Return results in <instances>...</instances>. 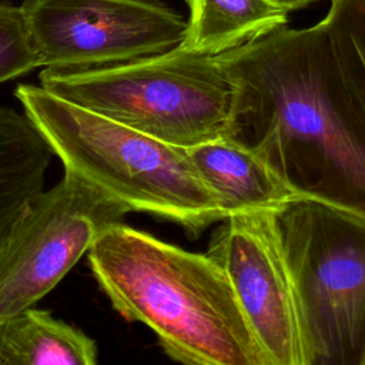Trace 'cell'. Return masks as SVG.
<instances>
[{
	"instance_id": "obj_6",
	"label": "cell",
	"mask_w": 365,
	"mask_h": 365,
	"mask_svg": "<svg viewBox=\"0 0 365 365\" xmlns=\"http://www.w3.org/2000/svg\"><path fill=\"white\" fill-rule=\"evenodd\" d=\"M207 254L225 271L269 365H312L278 212L254 210L227 217L212 232Z\"/></svg>"
},
{
	"instance_id": "obj_16",
	"label": "cell",
	"mask_w": 365,
	"mask_h": 365,
	"mask_svg": "<svg viewBox=\"0 0 365 365\" xmlns=\"http://www.w3.org/2000/svg\"><path fill=\"white\" fill-rule=\"evenodd\" d=\"M147 1H157V3H161L163 0H147Z\"/></svg>"
},
{
	"instance_id": "obj_12",
	"label": "cell",
	"mask_w": 365,
	"mask_h": 365,
	"mask_svg": "<svg viewBox=\"0 0 365 365\" xmlns=\"http://www.w3.org/2000/svg\"><path fill=\"white\" fill-rule=\"evenodd\" d=\"M182 50L218 56L285 27L288 13L269 0H185Z\"/></svg>"
},
{
	"instance_id": "obj_10",
	"label": "cell",
	"mask_w": 365,
	"mask_h": 365,
	"mask_svg": "<svg viewBox=\"0 0 365 365\" xmlns=\"http://www.w3.org/2000/svg\"><path fill=\"white\" fill-rule=\"evenodd\" d=\"M53 151L30 118L0 106V257L44 191Z\"/></svg>"
},
{
	"instance_id": "obj_15",
	"label": "cell",
	"mask_w": 365,
	"mask_h": 365,
	"mask_svg": "<svg viewBox=\"0 0 365 365\" xmlns=\"http://www.w3.org/2000/svg\"><path fill=\"white\" fill-rule=\"evenodd\" d=\"M269 1H272L274 4H277L278 7L285 10L287 13H291V11L299 10L305 6H308L309 3H314V1H318V0H269Z\"/></svg>"
},
{
	"instance_id": "obj_4",
	"label": "cell",
	"mask_w": 365,
	"mask_h": 365,
	"mask_svg": "<svg viewBox=\"0 0 365 365\" xmlns=\"http://www.w3.org/2000/svg\"><path fill=\"white\" fill-rule=\"evenodd\" d=\"M50 93L171 145L237 135L240 88L218 56L174 47L130 61L43 67Z\"/></svg>"
},
{
	"instance_id": "obj_8",
	"label": "cell",
	"mask_w": 365,
	"mask_h": 365,
	"mask_svg": "<svg viewBox=\"0 0 365 365\" xmlns=\"http://www.w3.org/2000/svg\"><path fill=\"white\" fill-rule=\"evenodd\" d=\"M21 11L41 67L86 68L168 51L187 20L147 0H23Z\"/></svg>"
},
{
	"instance_id": "obj_9",
	"label": "cell",
	"mask_w": 365,
	"mask_h": 365,
	"mask_svg": "<svg viewBox=\"0 0 365 365\" xmlns=\"http://www.w3.org/2000/svg\"><path fill=\"white\" fill-rule=\"evenodd\" d=\"M187 151L225 217L254 210L281 212L305 200L257 148L238 135L210 140Z\"/></svg>"
},
{
	"instance_id": "obj_11",
	"label": "cell",
	"mask_w": 365,
	"mask_h": 365,
	"mask_svg": "<svg viewBox=\"0 0 365 365\" xmlns=\"http://www.w3.org/2000/svg\"><path fill=\"white\" fill-rule=\"evenodd\" d=\"M98 349L81 329L29 307L0 319V365H96Z\"/></svg>"
},
{
	"instance_id": "obj_5",
	"label": "cell",
	"mask_w": 365,
	"mask_h": 365,
	"mask_svg": "<svg viewBox=\"0 0 365 365\" xmlns=\"http://www.w3.org/2000/svg\"><path fill=\"white\" fill-rule=\"evenodd\" d=\"M312 365H361L365 352V218L315 200L278 212Z\"/></svg>"
},
{
	"instance_id": "obj_13",
	"label": "cell",
	"mask_w": 365,
	"mask_h": 365,
	"mask_svg": "<svg viewBox=\"0 0 365 365\" xmlns=\"http://www.w3.org/2000/svg\"><path fill=\"white\" fill-rule=\"evenodd\" d=\"M322 23L344 81L365 117V0H331Z\"/></svg>"
},
{
	"instance_id": "obj_1",
	"label": "cell",
	"mask_w": 365,
	"mask_h": 365,
	"mask_svg": "<svg viewBox=\"0 0 365 365\" xmlns=\"http://www.w3.org/2000/svg\"><path fill=\"white\" fill-rule=\"evenodd\" d=\"M240 88L237 135L305 200L365 218V117L321 21L218 54Z\"/></svg>"
},
{
	"instance_id": "obj_7",
	"label": "cell",
	"mask_w": 365,
	"mask_h": 365,
	"mask_svg": "<svg viewBox=\"0 0 365 365\" xmlns=\"http://www.w3.org/2000/svg\"><path fill=\"white\" fill-rule=\"evenodd\" d=\"M128 212L120 201L64 171L33 201L0 257V319L34 307L87 252L96 235Z\"/></svg>"
},
{
	"instance_id": "obj_3",
	"label": "cell",
	"mask_w": 365,
	"mask_h": 365,
	"mask_svg": "<svg viewBox=\"0 0 365 365\" xmlns=\"http://www.w3.org/2000/svg\"><path fill=\"white\" fill-rule=\"evenodd\" d=\"M23 113L70 171L130 212H148L197 238L227 217L214 191L177 147L70 103L41 86L19 84Z\"/></svg>"
},
{
	"instance_id": "obj_14",
	"label": "cell",
	"mask_w": 365,
	"mask_h": 365,
	"mask_svg": "<svg viewBox=\"0 0 365 365\" xmlns=\"http://www.w3.org/2000/svg\"><path fill=\"white\" fill-rule=\"evenodd\" d=\"M41 67L20 6L0 3V83Z\"/></svg>"
},
{
	"instance_id": "obj_2",
	"label": "cell",
	"mask_w": 365,
	"mask_h": 365,
	"mask_svg": "<svg viewBox=\"0 0 365 365\" xmlns=\"http://www.w3.org/2000/svg\"><path fill=\"white\" fill-rule=\"evenodd\" d=\"M114 311L141 322L185 365H269L231 282L207 252H191L115 221L87 250Z\"/></svg>"
}]
</instances>
